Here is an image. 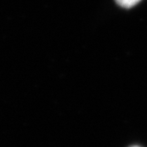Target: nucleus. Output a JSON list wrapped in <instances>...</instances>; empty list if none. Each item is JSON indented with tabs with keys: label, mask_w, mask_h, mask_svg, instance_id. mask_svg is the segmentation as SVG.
<instances>
[{
	"label": "nucleus",
	"mask_w": 147,
	"mask_h": 147,
	"mask_svg": "<svg viewBox=\"0 0 147 147\" xmlns=\"http://www.w3.org/2000/svg\"><path fill=\"white\" fill-rule=\"evenodd\" d=\"M140 1L141 0H115V2L123 8H131L138 5Z\"/></svg>",
	"instance_id": "f257e3e1"
},
{
	"label": "nucleus",
	"mask_w": 147,
	"mask_h": 147,
	"mask_svg": "<svg viewBox=\"0 0 147 147\" xmlns=\"http://www.w3.org/2000/svg\"><path fill=\"white\" fill-rule=\"evenodd\" d=\"M131 147H139V146H136V145H135V146H131Z\"/></svg>",
	"instance_id": "f03ea898"
}]
</instances>
